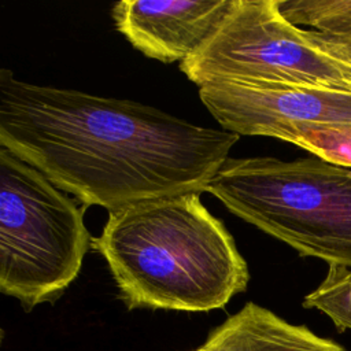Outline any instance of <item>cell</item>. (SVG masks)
Listing matches in <instances>:
<instances>
[{"label": "cell", "instance_id": "2", "mask_svg": "<svg viewBox=\"0 0 351 351\" xmlns=\"http://www.w3.org/2000/svg\"><path fill=\"white\" fill-rule=\"evenodd\" d=\"M90 247L106 259L129 310L211 311L244 292L250 280L233 236L200 193L110 211Z\"/></svg>", "mask_w": 351, "mask_h": 351}, {"label": "cell", "instance_id": "9", "mask_svg": "<svg viewBox=\"0 0 351 351\" xmlns=\"http://www.w3.org/2000/svg\"><path fill=\"white\" fill-rule=\"evenodd\" d=\"M263 136L280 138L319 159L351 167V122L285 123L267 129Z\"/></svg>", "mask_w": 351, "mask_h": 351}, {"label": "cell", "instance_id": "1", "mask_svg": "<svg viewBox=\"0 0 351 351\" xmlns=\"http://www.w3.org/2000/svg\"><path fill=\"white\" fill-rule=\"evenodd\" d=\"M239 138L138 101L34 85L0 71V147L84 207L114 211L207 192Z\"/></svg>", "mask_w": 351, "mask_h": 351}, {"label": "cell", "instance_id": "5", "mask_svg": "<svg viewBox=\"0 0 351 351\" xmlns=\"http://www.w3.org/2000/svg\"><path fill=\"white\" fill-rule=\"evenodd\" d=\"M180 70L199 88L240 82L351 93V64L322 49L311 30L287 21L278 0H233Z\"/></svg>", "mask_w": 351, "mask_h": 351}, {"label": "cell", "instance_id": "3", "mask_svg": "<svg viewBox=\"0 0 351 351\" xmlns=\"http://www.w3.org/2000/svg\"><path fill=\"white\" fill-rule=\"evenodd\" d=\"M207 192L300 256L351 266V167L317 156L228 158Z\"/></svg>", "mask_w": 351, "mask_h": 351}, {"label": "cell", "instance_id": "10", "mask_svg": "<svg viewBox=\"0 0 351 351\" xmlns=\"http://www.w3.org/2000/svg\"><path fill=\"white\" fill-rule=\"evenodd\" d=\"M278 8L295 26L333 37L351 34V0H278Z\"/></svg>", "mask_w": 351, "mask_h": 351}, {"label": "cell", "instance_id": "11", "mask_svg": "<svg viewBox=\"0 0 351 351\" xmlns=\"http://www.w3.org/2000/svg\"><path fill=\"white\" fill-rule=\"evenodd\" d=\"M303 307L326 314L339 332L351 329V266L328 265L326 277L306 295Z\"/></svg>", "mask_w": 351, "mask_h": 351}, {"label": "cell", "instance_id": "4", "mask_svg": "<svg viewBox=\"0 0 351 351\" xmlns=\"http://www.w3.org/2000/svg\"><path fill=\"white\" fill-rule=\"evenodd\" d=\"M92 243L84 208L0 147V291L29 311L78 277Z\"/></svg>", "mask_w": 351, "mask_h": 351}, {"label": "cell", "instance_id": "13", "mask_svg": "<svg viewBox=\"0 0 351 351\" xmlns=\"http://www.w3.org/2000/svg\"><path fill=\"white\" fill-rule=\"evenodd\" d=\"M192 351H207V350H204V348L200 346V347H197V348H195V350H192Z\"/></svg>", "mask_w": 351, "mask_h": 351}, {"label": "cell", "instance_id": "7", "mask_svg": "<svg viewBox=\"0 0 351 351\" xmlns=\"http://www.w3.org/2000/svg\"><path fill=\"white\" fill-rule=\"evenodd\" d=\"M233 0H121L112 5L117 30L145 56L184 62L208 38Z\"/></svg>", "mask_w": 351, "mask_h": 351}, {"label": "cell", "instance_id": "12", "mask_svg": "<svg viewBox=\"0 0 351 351\" xmlns=\"http://www.w3.org/2000/svg\"><path fill=\"white\" fill-rule=\"evenodd\" d=\"M311 34H313V38L315 40V43L322 49H325L335 58L351 64V34L341 36V37H333V36H325V34H321V33H317L313 30H311Z\"/></svg>", "mask_w": 351, "mask_h": 351}, {"label": "cell", "instance_id": "8", "mask_svg": "<svg viewBox=\"0 0 351 351\" xmlns=\"http://www.w3.org/2000/svg\"><path fill=\"white\" fill-rule=\"evenodd\" d=\"M202 347L207 351H347L254 302L214 328Z\"/></svg>", "mask_w": 351, "mask_h": 351}, {"label": "cell", "instance_id": "6", "mask_svg": "<svg viewBox=\"0 0 351 351\" xmlns=\"http://www.w3.org/2000/svg\"><path fill=\"white\" fill-rule=\"evenodd\" d=\"M199 97L222 129L239 136H263L285 123L351 122V93L319 88L207 84Z\"/></svg>", "mask_w": 351, "mask_h": 351}]
</instances>
